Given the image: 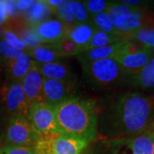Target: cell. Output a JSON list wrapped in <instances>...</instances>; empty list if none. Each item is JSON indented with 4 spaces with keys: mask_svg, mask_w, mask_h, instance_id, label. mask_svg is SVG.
<instances>
[{
    "mask_svg": "<svg viewBox=\"0 0 154 154\" xmlns=\"http://www.w3.org/2000/svg\"><path fill=\"white\" fill-rule=\"evenodd\" d=\"M54 14L57 16L58 20H60L61 22L67 26L72 27L76 25L70 1L64 0L63 3L56 9Z\"/></svg>",
    "mask_w": 154,
    "mask_h": 154,
    "instance_id": "obj_26",
    "label": "cell"
},
{
    "mask_svg": "<svg viewBox=\"0 0 154 154\" xmlns=\"http://www.w3.org/2000/svg\"><path fill=\"white\" fill-rule=\"evenodd\" d=\"M34 2H35L34 0H17L16 1L17 10L21 14L22 13L24 14L32 7Z\"/></svg>",
    "mask_w": 154,
    "mask_h": 154,
    "instance_id": "obj_34",
    "label": "cell"
},
{
    "mask_svg": "<svg viewBox=\"0 0 154 154\" xmlns=\"http://www.w3.org/2000/svg\"><path fill=\"white\" fill-rule=\"evenodd\" d=\"M5 129V128H4V116L0 112V146L3 144V138H4Z\"/></svg>",
    "mask_w": 154,
    "mask_h": 154,
    "instance_id": "obj_38",
    "label": "cell"
},
{
    "mask_svg": "<svg viewBox=\"0 0 154 154\" xmlns=\"http://www.w3.org/2000/svg\"><path fill=\"white\" fill-rule=\"evenodd\" d=\"M152 49H153V53H154V41H153V45H152ZM154 59V57H153Z\"/></svg>",
    "mask_w": 154,
    "mask_h": 154,
    "instance_id": "obj_43",
    "label": "cell"
},
{
    "mask_svg": "<svg viewBox=\"0 0 154 154\" xmlns=\"http://www.w3.org/2000/svg\"><path fill=\"white\" fill-rule=\"evenodd\" d=\"M0 154H37V152L32 147L2 145L0 146Z\"/></svg>",
    "mask_w": 154,
    "mask_h": 154,
    "instance_id": "obj_32",
    "label": "cell"
},
{
    "mask_svg": "<svg viewBox=\"0 0 154 154\" xmlns=\"http://www.w3.org/2000/svg\"><path fill=\"white\" fill-rule=\"evenodd\" d=\"M154 57L153 49L127 40L112 57L122 68L128 75L135 74Z\"/></svg>",
    "mask_w": 154,
    "mask_h": 154,
    "instance_id": "obj_6",
    "label": "cell"
},
{
    "mask_svg": "<svg viewBox=\"0 0 154 154\" xmlns=\"http://www.w3.org/2000/svg\"><path fill=\"white\" fill-rule=\"evenodd\" d=\"M52 45L56 51L58 52V54L61 56V57H72V56L78 57L84 52L83 47L74 43L72 40L67 37L61 39L60 41L57 42L56 44H53Z\"/></svg>",
    "mask_w": 154,
    "mask_h": 154,
    "instance_id": "obj_22",
    "label": "cell"
},
{
    "mask_svg": "<svg viewBox=\"0 0 154 154\" xmlns=\"http://www.w3.org/2000/svg\"><path fill=\"white\" fill-rule=\"evenodd\" d=\"M154 116V96L125 92L98 116V136L104 140L133 137L146 132Z\"/></svg>",
    "mask_w": 154,
    "mask_h": 154,
    "instance_id": "obj_1",
    "label": "cell"
},
{
    "mask_svg": "<svg viewBox=\"0 0 154 154\" xmlns=\"http://www.w3.org/2000/svg\"><path fill=\"white\" fill-rule=\"evenodd\" d=\"M75 82L51 80L44 78L43 101L51 107L59 105L66 99L75 97Z\"/></svg>",
    "mask_w": 154,
    "mask_h": 154,
    "instance_id": "obj_11",
    "label": "cell"
},
{
    "mask_svg": "<svg viewBox=\"0 0 154 154\" xmlns=\"http://www.w3.org/2000/svg\"><path fill=\"white\" fill-rule=\"evenodd\" d=\"M26 52L38 64L57 62L62 58L52 45H39L33 48L27 50Z\"/></svg>",
    "mask_w": 154,
    "mask_h": 154,
    "instance_id": "obj_20",
    "label": "cell"
},
{
    "mask_svg": "<svg viewBox=\"0 0 154 154\" xmlns=\"http://www.w3.org/2000/svg\"><path fill=\"white\" fill-rule=\"evenodd\" d=\"M22 52V51H18L13 46H11V45L8 44L5 39L0 40V53L3 57L4 60L5 61V63L17 58Z\"/></svg>",
    "mask_w": 154,
    "mask_h": 154,
    "instance_id": "obj_30",
    "label": "cell"
},
{
    "mask_svg": "<svg viewBox=\"0 0 154 154\" xmlns=\"http://www.w3.org/2000/svg\"><path fill=\"white\" fill-rule=\"evenodd\" d=\"M3 39H5L6 42L14 48H16L20 51H26L27 46L25 43L22 40V38L19 37V35L14 30L11 28L5 27V33L3 36Z\"/></svg>",
    "mask_w": 154,
    "mask_h": 154,
    "instance_id": "obj_28",
    "label": "cell"
},
{
    "mask_svg": "<svg viewBox=\"0 0 154 154\" xmlns=\"http://www.w3.org/2000/svg\"><path fill=\"white\" fill-rule=\"evenodd\" d=\"M5 7L8 20H14V19H17V18H21V13L17 10L16 1L6 0Z\"/></svg>",
    "mask_w": 154,
    "mask_h": 154,
    "instance_id": "obj_33",
    "label": "cell"
},
{
    "mask_svg": "<svg viewBox=\"0 0 154 154\" xmlns=\"http://www.w3.org/2000/svg\"><path fill=\"white\" fill-rule=\"evenodd\" d=\"M126 82L132 88L141 90L154 89V59L150 61L140 71L128 75Z\"/></svg>",
    "mask_w": 154,
    "mask_h": 154,
    "instance_id": "obj_16",
    "label": "cell"
},
{
    "mask_svg": "<svg viewBox=\"0 0 154 154\" xmlns=\"http://www.w3.org/2000/svg\"><path fill=\"white\" fill-rule=\"evenodd\" d=\"M4 66H5V61L4 60L3 57H2L1 53H0V70L3 69Z\"/></svg>",
    "mask_w": 154,
    "mask_h": 154,
    "instance_id": "obj_40",
    "label": "cell"
},
{
    "mask_svg": "<svg viewBox=\"0 0 154 154\" xmlns=\"http://www.w3.org/2000/svg\"><path fill=\"white\" fill-rule=\"evenodd\" d=\"M61 133L91 144L98 139V110L94 99L72 97L55 107Z\"/></svg>",
    "mask_w": 154,
    "mask_h": 154,
    "instance_id": "obj_2",
    "label": "cell"
},
{
    "mask_svg": "<svg viewBox=\"0 0 154 154\" xmlns=\"http://www.w3.org/2000/svg\"><path fill=\"white\" fill-rule=\"evenodd\" d=\"M53 14L45 0L35 1L32 7L26 13H24V21L30 27H35L41 22L49 20Z\"/></svg>",
    "mask_w": 154,
    "mask_h": 154,
    "instance_id": "obj_17",
    "label": "cell"
},
{
    "mask_svg": "<svg viewBox=\"0 0 154 154\" xmlns=\"http://www.w3.org/2000/svg\"><path fill=\"white\" fill-rule=\"evenodd\" d=\"M95 31L96 28L92 22L76 24L69 28L67 38H69L74 43L83 47L84 49L92 38Z\"/></svg>",
    "mask_w": 154,
    "mask_h": 154,
    "instance_id": "obj_19",
    "label": "cell"
},
{
    "mask_svg": "<svg viewBox=\"0 0 154 154\" xmlns=\"http://www.w3.org/2000/svg\"><path fill=\"white\" fill-rule=\"evenodd\" d=\"M127 40L134 41L144 46L152 47L154 41V28H144L129 33L125 36Z\"/></svg>",
    "mask_w": 154,
    "mask_h": 154,
    "instance_id": "obj_25",
    "label": "cell"
},
{
    "mask_svg": "<svg viewBox=\"0 0 154 154\" xmlns=\"http://www.w3.org/2000/svg\"><path fill=\"white\" fill-rule=\"evenodd\" d=\"M136 9H138V8L128 7V6L123 5L122 4H112V3H110V5H109L107 10H106V12L113 21L116 17H120V16L124 15V14H128L129 12H132L133 11H134Z\"/></svg>",
    "mask_w": 154,
    "mask_h": 154,
    "instance_id": "obj_31",
    "label": "cell"
},
{
    "mask_svg": "<svg viewBox=\"0 0 154 154\" xmlns=\"http://www.w3.org/2000/svg\"><path fill=\"white\" fill-rule=\"evenodd\" d=\"M1 94L5 113L9 117L18 114L27 116L28 105L22 82L7 80L2 88Z\"/></svg>",
    "mask_w": 154,
    "mask_h": 154,
    "instance_id": "obj_10",
    "label": "cell"
},
{
    "mask_svg": "<svg viewBox=\"0 0 154 154\" xmlns=\"http://www.w3.org/2000/svg\"><path fill=\"white\" fill-rule=\"evenodd\" d=\"M34 63L30 56L26 51H22L17 58L5 63L7 80L22 82Z\"/></svg>",
    "mask_w": 154,
    "mask_h": 154,
    "instance_id": "obj_14",
    "label": "cell"
},
{
    "mask_svg": "<svg viewBox=\"0 0 154 154\" xmlns=\"http://www.w3.org/2000/svg\"><path fill=\"white\" fill-rule=\"evenodd\" d=\"M127 39L125 36L122 35H112L109 33L101 32L99 30H97L94 32V35L88 44L85 46L84 48V52L88 51L89 50L94 49V48H99V47H103L109 45L115 44L117 42H120L122 40Z\"/></svg>",
    "mask_w": 154,
    "mask_h": 154,
    "instance_id": "obj_21",
    "label": "cell"
},
{
    "mask_svg": "<svg viewBox=\"0 0 154 154\" xmlns=\"http://www.w3.org/2000/svg\"><path fill=\"white\" fill-rule=\"evenodd\" d=\"M13 30V29H12ZM17 31H15L16 33L18 32L19 37L22 38V40L25 43L27 46V50L33 48L37 45L43 44V42L41 41V39L39 38L38 34L36 33L33 27H30L27 25V23L22 24L21 27L16 29Z\"/></svg>",
    "mask_w": 154,
    "mask_h": 154,
    "instance_id": "obj_23",
    "label": "cell"
},
{
    "mask_svg": "<svg viewBox=\"0 0 154 154\" xmlns=\"http://www.w3.org/2000/svg\"><path fill=\"white\" fill-rule=\"evenodd\" d=\"M110 154H154L153 134L148 131L136 136L103 140Z\"/></svg>",
    "mask_w": 154,
    "mask_h": 154,
    "instance_id": "obj_7",
    "label": "cell"
},
{
    "mask_svg": "<svg viewBox=\"0 0 154 154\" xmlns=\"http://www.w3.org/2000/svg\"><path fill=\"white\" fill-rule=\"evenodd\" d=\"M4 33H5V27L4 26H0V40L3 39Z\"/></svg>",
    "mask_w": 154,
    "mask_h": 154,
    "instance_id": "obj_41",
    "label": "cell"
},
{
    "mask_svg": "<svg viewBox=\"0 0 154 154\" xmlns=\"http://www.w3.org/2000/svg\"><path fill=\"white\" fill-rule=\"evenodd\" d=\"M116 32L122 36L144 28H154V12L138 8L113 20Z\"/></svg>",
    "mask_w": 154,
    "mask_h": 154,
    "instance_id": "obj_9",
    "label": "cell"
},
{
    "mask_svg": "<svg viewBox=\"0 0 154 154\" xmlns=\"http://www.w3.org/2000/svg\"><path fill=\"white\" fill-rule=\"evenodd\" d=\"M86 6L90 17H94L97 14L105 12L110 5L109 2L105 0H89L83 2Z\"/></svg>",
    "mask_w": 154,
    "mask_h": 154,
    "instance_id": "obj_29",
    "label": "cell"
},
{
    "mask_svg": "<svg viewBox=\"0 0 154 154\" xmlns=\"http://www.w3.org/2000/svg\"><path fill=\"white\" fill-rule=\"evenodd\" d=\"M146 131H148V132L151 133H154V116H152V120H151L150 123H149L148 128H147Z\"/></svg>",
    "mask_w": 154,
    "mask_h": 154,
    "instance_id": "obj_39",
    "label": "cell"
},
{
    "mask_svg": "<svg viewBox=\"0 0 154 154\" xmlns=\"http://www.w3.org/2000/svg\"><path fill=\"white\" fill-rule=\"evenodd\" d=\"M83 75L99 88H110L126 82L128 75L114 59L106 58L81 63Z\"/></svg>",
    "mask_w": 154,
    "mask_h": 154,
    "instance_id": "obj_3",
    "label": "cell"
},
{
    "mask_svg": "<svg viewBox=\"0 0 154 154\" xmlns=\"http://www.w3.org/2000/svg\"><path fill=\"white\" fill-rule=\"evenodd\" d=\"M143 1L141 0H122L120 4L131 8H140V6L143 5Z\"/></svg>",
    "mask_w": 154,
    "mask_h": 154,
    "instance_id": "obj_36",
    "label": "cell"
},
{
    "mask_svg": "<svg viewBox=\"0 0 154 154\" xmlns=\"http://www.w3.org/2000/svg\"><path fill=\"white\" fill-rule=\"evenodd\" d=\"M76 24L91 22V17L84 3L82 1H70Z\"/></svg>",
    "mask_w": 154,
    "mask_h": 154,
    "instance_id": "obj_27",
    "label": "cell"
},
{
    "mask_svg": "<svg viewBox=\"0 0 154 154\" xmlns=\"http://www.w3.org/2000/svg\"><path fill=\"white\" fill-rule=\"evenodd\" d=\"M58 19H49L33 27L43 44L53 45L67 37L69 28Z\"/></svg>",
    "mask_w": 154,
    "mask_h": 154,
    "instance_id": "obj_13",
    "label": "cell"
},
{
    "mask_svg": "<svg viewBox=\"0 0 154 154\" xmlns=\"http://www.w3.org/2000/svg\"><path fill=\"white\" fill-rule=\"evenodd\" d=\"M90 144L63 133L40 138L34 146L37 154H82Z\"/></svg>",
    "mask_w": 154,
    "mask_h": 154,
    "instance_id": "obj_5",
    "label": "cell"
},
{
    "mask_svg": "<svg viewBox=\"0 0 154 154\" xmlns=\"http://www.w3.org/2000/svg\"><path fill=\"white\" fill-rule=\"evenodd\" d=\"M41 136L34 129L27 116L14 115L8 118L3 144L34 148Z\"/></svg>",
    "mask_w": 154,
    "mask_h": 154,
    "instance_id": "obj_4",
    "label": "cell"
},
{
    "mask_svg": "<svg viewBox=\"0 0 154 154\" xmlns=\"http://www.w3.org/2000/svg\"><path fill=\"white\" fill-rule=\"evenodd\" d=\"M37 66L42 76L45 79L75 82V75L72 73L69 68L66 64L61 63L59 61L52 62L49 63H43V64L37 63Z\"/></svg>",
    "mask_w": 154,
    "mask_h": 154,
    "instance_id": "obj_15",
    "label": "cell"
},
{
    "mask_svg": "<svg viewBox=\"0 0 154 154\" xmlns=\"http://www.w3.org/2000/svg\"><path fill=\"white\" fill-rule=\"evenodd\" d=\"M91 19H92L91 22L97 30L109 33V34H112V35H121L116 32L114 24H113V21L110 16L107 14L106 11L95 15L91 17Z\"/></svg>",
    "mask_w": 154,
    "mask_h": 154,
    "instance_id": "obj_24",
    "label": "cell"
},
{
    "mask_svg": "<svg viewBox=\"0 0 154 154\" xmlns=\"http://www.w3.org/2000/svg\"><path fill=\"white\" fill-rule=\"evenodd\" d=\"M126 41L127 39H125V40H122L120 42H117L115 44L89 50L88 51H85L82 54L78 56L77 57L78 60L81 63H82L100 60V59L112 58Z\"/></svg>",
    "mask_w": 154,
    "mask_h": 154,
    "instance_id": "obj_18",
    "label": "cell"
},
{
    "mask_svg": "<svg viewBox=\"0 0 154 154\" xmlns=\"http://www.w3.org/2000/svg\"><path fill=\"white\" fill-rule=\"evenodd\" d=\"M153 134V142H154V133H152Z\"/></svg>",
    "mask_w": 154,
    "mask_h": 154,
    "instance_id": "obj_44",
    "label": "cell"
},
{
    "mask_svg": "<svg viewBox=\"0 0 154 154\" xmlns=\"http://www.w3.org/2000/svg\"><path fill=\"white\" fill-rule=\"evenodd\" d=\"M45 1L47 4V5L51 8V10L53 11V13H54L56 9L59 5H61L63 3L64 0H45Z\"/></svg>",
    "mask_w": 154,
    "mask_h": 154,
    "instance_id": "obj_37",
    "label": "cell"
},
{
    "mask_svg": "<svg viewBox=\"0 0 154 154\" xmlns=\"http://www.w3.org/2000/svg\"><path fill=\"white\" fill-rule=\"evenodd\" d=\"M8 20L6 12L5 1L0 0V26H4Z\"/></svg>",
    "mask_w": 154,
    "mask_h": 154,
    "instance_id": "obj_35",
    "label": "cell"
},
{
    "mask_svg": "<svg viewBox=\"0 0 154 154\" xmlns=\"http://www.w3.org/2000/svg\"><path fill=\"white\" fill-rule=\"evenodd\" d=\"M82 154H95V153H94L93 151H91V150H88V149L87 148Z\"/></svg>",
    "mask_w": 154,
    "mask_h": 154,
    "instance_id": "obj_42",
    "label": "cell"
},
{
    "mask_svg": "<svg viewBox=\"0 0 154 154\" xmlns=\"http://www.w3.org/2000/svg\"><path fill=\"white\" fill-rule=\"evenodd\" d=\"M43 82L44 77L42 76L37 66V63H35L22 81V86L28 107L34 103L44 102Z\"/></svg>",
    "mask_w": 154,
    "mask_h": 154,
    "instance_id": "obj_12",
    "label": "cell"
},
{
    "mask_svg": "<svg viewBox=\"0 0 154 154\" xmlns=\"http://www.w3.org/2000/svg\"><path fill=\"white\" fill-rule=\"evenodd\" d=\"M27 117L41 137L61 133L57 122L55 108L44 102L34 103L30 105Z\"/></svg>",
    "mask_w": 154,
    "mask_h": 154,
    "instance_id": "obj_8",
    "label": "cell"
}]
</instances>
